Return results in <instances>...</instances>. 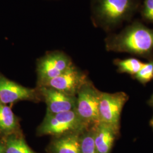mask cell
Returning a JSON list of instances; mask_svg holds the SVG:
<instances>
[{
	"label": "cell",
	"mask_w": 153,
	"mask_h": 153,
	"mask_svg": "<svg viewBox=\"0 0 153 153\" xmlns=\"http://www.w3.org/2000/svg\"><path fill=\"white\" fill-rule=\"evenodd\" d=\"M40 94L36 89L30 88L13 82L0 74V102L13 103L18 101H38Z\"/></svg>",
	"instance_id": "cell-8"
},
{
	"label": "cell",
	"mask_w": 153,
	"mask_h": 153,
	"mask_svg": "<svg viewBox=\"0 0 153 153\" xmlns=\"http://www.w3.org/2000/svg\"><path fill=\"white\" fill-rule=\"evenodd\" d=\"M120 132L111 126L99 122L94 126V142L98 153H110Z\"/></svg>",
	"instance_id": "cell-10"
},
{
	"label": "cell",
	"mask_w": 153,
	"mask_h": 153,
	"mask_svg": "<svg viewBox=\"0 0 153 153\" xmlns=\"http://www.w3.org/2000/svg\"><path fill=\"white\" fill-rule=\"evenodd\" d=\"M101 91L88 79L76 94V111L83 123L88 128L100 122L99 107Z\"/></svg>",
	"instance_id": "cell-4"
},
{
	"label": "cell",
	"mask_w": 153,
	"mask_h": 153,
	"mask_svg": "<svg viewBox=\"0 0 153 153\" xmlns=\"http://www.w3.org/2000/svg\"><path fill=\"white\" fill-rule=\"evenodd\" d=\"M129 99L123 91L115 93L101 92L99 107V120L120 132L121 112Z\"/></svg>",
	"instance_id": "cell-5"
},
{
	"label": "cell",
	"mask_w": 153,
	"mask_h": 153,
	"mask_svg": "<svg viewBox=\"0 0 153 153\" xmlns=\"http://www.w3.org/2000/svg\"><path fill=\"white\" fill-rule=\"evenodd\" d=\"M142 19L150 23H153V0H144L141 9Z\"/></svg>",
	"instance_id": "cell-17"
},
{
	"label": "cell",
	"mask_w": 153,
	"mask_h": 153,
	"mask_svg": "<svg viewBox=\"0 0 153 153\" xmlns=\"http://www.w3.org/2000/svg\"><path fill=\"white\" fill-rule=\"evenodd\" d=\"M81 133H72L56 137L51 145L52 153H81L79 134Z\"/></svg>",
	"instance_id": "cell-11"
},
{
	"label": "cell",
	"mask_w": 153,
	"mask_h": 153,
	"mask_svg": "<svg viewBox=\"0 0 153 153\" xmlns=\"http://www.w3.org/2000/svg\"><path fill=\"white\" fill-rule=\"evenodd\" d=\"M138 82L145 85L153 79V59L145 62L141 69L137 74L131 77Z\"/></svg>",
	"instance_id": "cell-16"
},
{
	"label": "cell",
	"mask_w": 153,
	"mask_h": 153,
	"mask_svg": "<svg viewBox=\"0 0 153 153\" xmlns=\"http://www.w3.org/2000/svg\"><path fill=\"white\" fill-rule=\"evenodd\" d=\"M88 128L74 109L53 115L46 114L37 132L39 135L59 137L69 133H81Z\"/></svg>",
	"instance_id": "cell-3"
},
{
	"label": "cell",
	"mask_w": 153,
	"mask_h": 153,
	"mask_svg": "<svg viewBox=\"0 0 153 153\" xmlns=\"http://www.w3.org/2000/svg\"><path fill=\"white\" fill-rule=\"evenodd\" d=\"M19 123L10 107L0 102V133L5 136L16 133Z\"/></svg>",
	"instance_id": "cell-12"
},
{
	"label": "cell",
	"mask_w": 153,
	"mask_h": 153,
	"mask_svg": "<svg viewBox=\"0 0 153 153\" xmlns=\"http://www.w3.org/2000/svg\"><path fill=\"white\" fill-rule=\"evenodd\" d=\"M145 62L136 58L129 57L125 59H116L114 60V64L117 67V71L119 73H126L131 76H135L140 71Z\"/></svg>",
	"instance_id": "cell-14"
},
{
	"label": "cell",
	"mask_w": 153,
	"mask_h": 153,
	"mask_svg": "<svg viewBox=\"0 0 153 153\" xmlns=\"http://www.w3.org/2000/svg\"><path fill=\"white\" fill-rule=\"evenodd\" d=\"M73 65L71 59L63 52L55 51L48 52L37 62L38 85L60 76Z\"/></svg>",
	"instance_id": "cell-6"
},
{
	"label": "cell",
	"mask_w": 153,
	"mask_h": 153,
	"mask_svg": "<svg viewBox=\"0 0 153 153\" xmlns=\"http://www.w3.org/2000/svg\"><path fill=\"white\" fill-rule=\"evenodd\" d=\"M38 90L47 104L46 114L53 115L76 109V97L47 86H38Z\"/></svg>",
	"instance_id": "cell-9"
},
{
	"label": "cell",
	"mask_w": 153,
	"mask_h": 153,
	"mask_svg": "<svg viewBox=\"0 0 153 153\" xmlns=\"http://www.w3.org/2000/svg\"><path fill=\"white\" fill-rule=\"evenodd\" d=\"M138 6V0H91L92 21L109 32L130 20Z\"/></svg>",
	"instance_id": "cell-2"
},
{
	"label": "cell",
	"mask_w": 153,
	"mask_h": 153,
	"mask_svg": "<svg viewBox=\"0 0 153 153\" xmlns=\"http://www.w3.org/2000/svg\"><path fill=\"white\" fill-rule=\"evenodd\" d=\"M5 153H37L28 146L23 137L16 133L7 136Z\"/></svg>",
	"instance_id": "cell-13"
},
{
	"label": "cell",
	"mask_w": 153,
	"mask_h": 153,
	"mask_svg": "<svg viewBox=\"0 0 153 153\" xmlns=\"http://www.w3.org/2000/svg\"><path fill=\"white\" fill-rule=\"evenodd\" d=\"M104 42L107 51L127 53L148 61L153 59V28L138 21L119 33H110Z\"/></svg>",
	"instance_id": "cell-1"
},
{
	"label": "cell",
	"mask_w": 153,
	"mask_h": 153,
	"mask_svg": "<svg viewBox=\"0 0 153 153\" xmlns=\"http://www.w3.org/2000/svg\"><path fill=\"white\" fill-rule=\"evenodd\" d=\"M88 79L87 75L73 65L60 76L43 82L38 86L53 88L67 95L76 97L80 88Z\"/></svg>",
	"instance_id": "cell-7"
},
{
	"label": "cell",
	"mask_w": 153,
	"mask_h": 153,
	"mask_svg": "<svg viewBox=\"0 0 153 153\" xmlns=\"http://www.w3.org/2000/svg\"><path fill=\"white\" fill-rule=\"evenodd\" d=\"M0 153H5V145L0 142Z\"/></svg>",
	"instance_id": "cell-19"
},
{
	"label": "cell",
	"mask_w": 153,
	"mask_h": 153,
	"mask_svg": "<svg viewBox=\"0 0 153 153\" xmlns=\"http://www.w3.org/2000/svg\"><path fill=\"white\" fill-rule=\"evenodd\" d=\"M148 104L149 106L152 107L153 108V94L152 95L151 97L148 100Z\"/></svg>",
	"instance_id": "cell-18"
},
{
	"label": "cell",
	"mask_w": 153,
	"mask_h": 153,
	"mask_svg": "<svg viewBox=\"0 0 153 153\" xmlns=\"http://www.w3.org/2000/svg\"><path fill=\"white\" fill-rule=\"evenodd\" d=\"M150 126H152V128H153V117H152V120H151V121H150Z\"/></svg>",
	"instance_id": "cell-20"
},
{
	"label": "cell",
	"mask_w": 153,
	"mask_h": 153,
	"mask_svg": "<svg viewBox=\"0 0 153 153\" xmlns=\"http://www.w3.org/2000/svg\"><path fill=\"white\" fill-rule=\"evenodd\" d=\"M79 143L81 153H98L94 142V126L80 133Z\"/></svg>",
	"instance_id": "cell-15"
}]
</instances>
